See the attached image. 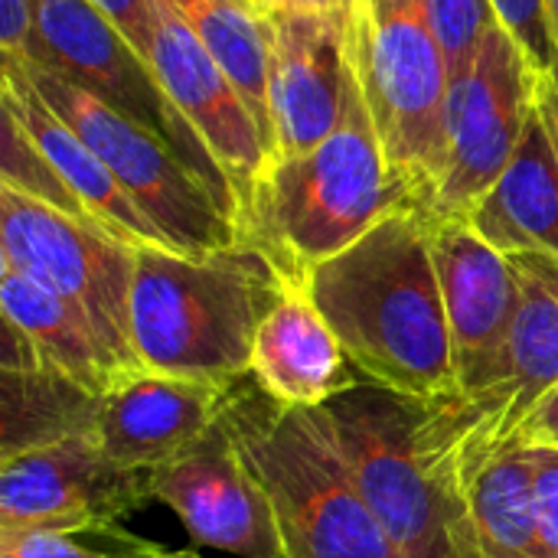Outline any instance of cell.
I'll use <instances>...</instances> for the list:
<instances>
[{"mask_svg":"<svg viewBox=\"0 0 558 558\" xmlns=\"http://www.w3.org/2000/svg\"><path fill=\"white\" fill-rule=\"evenodd\" d=\"M546 10H549V23H553V36L558 46V0H546Z\"/></svg>","mask_w":558,"mask_h":558,"instance_id":"obj_36","label":"cell"},{"mask_svg":"<svg viewBox=\"0 0 558 558\" xmlns=\"http://www.w3.org/2000/svg\"><path fill=\"white\" fill-rule=\"evenodd\" d=\"M229 72L258 124L268 121V13L255 0H167ZM275 154V141H271Z\"/></svg>","mask_w":558,"mask_h":558,"instance_id":"obj_23","label":"cell"},{"mask_svg":"<svg viewBox=\"0 0 558 558\" xmlns=\"http://www.w3.org/2000/svg\"><path fill=\"white\" fill-rule=\"evenodd\" d=\"M468 222L504 255L539 252L558 258V150L539 108L530 114L513 160Z\"/></svg>","mask_w":558,"mask_h":558,"instance_id":"obj_21","label":"cell"},{"mask_svg":"<svg viewBox=\"0 0 558 558\" xmlns=\"http://www.w3.org/2000/svg\"><path fill=\"white\" fill-rule=\"evenodd\" d=\"M363 500L405 558H481L461 481L425 399L356 379L320 405Z\"/></svg>","mask_w":558,"mask_h":558,"instance_id":"obj_4","label":"cell"},{"mask_svg":"<svg viewBox=\"0 0 558 558\" xmlns=\"http://www.w3.org/2000/svg\"><path fill=\"white\" fill-rule=\"evenodd\" d=\"M121 558H199L196 553H170V549H160V546H150V543H131Z\"/></svg>","mask_w":558,"mask_h":558,"instance_id":"obj_35","label":"cell"},{"mask_svg":"<svg viewBox=\"0 0 558 558\" xmlns=\"http://www.w3.org/2000/svg\"><path fill=\"white\" fill-rule=\"evenodd\" d=\"M428 16L445 49L451 78L474 62L487 29L497 23L490 0H428Z\"/></svg>","mask_w":558,"mask_h":558,"instance_id":"obj_26","label":"cell"},{"mask_svg":"<svg viewBox=\"0 0 558 558\" xmlns=\"http://www.w3.org/2000/svg\"><path fill=\"white\" fill-rule=\"evenodd\" d=\"M402 209H422L392 170L360 82L337 131L311 150L271 154L242 203L239 239L258 248L288 284L360 242Z\"/></svg>","mask_w":558,"mask_h":558,"instance_id":"obj_2","label":"cell"},{"mask_svg":"<svg viewBox=\"0 0 558 558\" xmlns=\"http://www.w3.org/2000/svg\"><path fill=\"white\" fill-rule=\"evenodd\" d=\"M20 69L39 98L101 157L173 252L209 255L242 242L235 219L167 141L65 75L29 62Z\"/></svg>","mask_w":558,"mask_h":558,"instance_id":"obj_7","label":"cell"},{"mask_svg":"<svg viewBox=\"0 0 558 558\" xmlns=\"http://www.w3.org/2000/svg\"><path fill=\"white\" fill-rule=\"evenodd\" d=\"M98 396L43 369H3V451L49 445L69 435H95Z\"/></svg>","mask_w":558,"mask_h":558,"instance_id":"obj_24","label":"cell"},{"mask_svg":"<svg viewBox=\"0 0 558 558\" xmlns=\"http://www.w3.org/2000/svg\"><path fill=\"white\" fill-rule=\"evenodd\" d=\"M0 265L62 298L121 369H141L131 343L137 245L0 186Z\"/></svg>","mask_w":558,"mask_h":558,"instance_id":"obj_8","label":"cell"},{"mask_svg":"<svg viewBox=\"0 0 558 558\" xmlns=\"http://www.w3.org/2000/svg\"><path fill=\"white\" fill-rule=\"evenodd\" d=\"M490 7H494L497 20L507 26V33L533 59L539 75L558 78V46L546 0H490Z\"/></svg>","mask_w":558,"mask_h":558,"instance_id":"obj_27","label":"cell"},{"mask_svg":"<svg viewBox=\"0 0 558 558\" xmlns=\"http://www.w3.org/2000/svg\"><path fill=\"white\" fill-rule=\"evenodd\" d=\"M536 458V523L543 556L558 558V448L530 445Z\"/></svg>","mask_w":558,"mask_h":558,"instance_id":"obj_30","label":"cell"},{"mask_svg":"<svg viewBox=\"0 0 558 558\" xmlns=\"http://www.w3.org/2000/svg\"><path fill=\"white\" fill-rule=\"evenodd\" d=\"M284 275L252 245L180 255L137 245L131 343L141 369L239 386L262 324L288 294Z\"/></svg>","mask_w":558,"mask_h":558,"instance_id":"obj_3","label":"cell"},{"mask_svg":"<svg viewBox=\"0 0 558 558\" xmlns=\"http://www.w3.org/2000/svg\"><path fill=\"white\" fill-rule=\"evenodd\" d=\"M0 82H3L0 108H7L23 124V131L39 144V150L56 163V170L62 173L69 190L78 196V203L85 206L95 226H101L105 232L131 245L170 248L163 235L157 232V226L141 213V206L124 193L114 173L101 163V157L39 98V92L23 75L20 62L3 59Z\"/></svg>","mask_w":558,"mask_h":558,"instance_id":"obj_20","label":"cell"},{"mask_svg":"<svg viewBox=\"0 0 558 558\" xmlns=\"http://www.w3.org/2000/svg\"><path fill=\"white\" fill-rule=\"evenodd\" d=\"M510 262L520 281V307L500 383L477 399H428L461 490L481 461L517 441L526 415L558 386V258L523 252Z\"/></svg>","mask_w":558,"mask_h":558,"instance_id":"obj_11","label":"cell"},{"mask_svg":"<svg viewBox=\"0 0 558 558\" xmlns=\"http://www.w3.org/2000/svg\"><path fill=\"white\" fill-rule=\"evenodd\" d=\"M268 13V121L275 154L327 141L347 108L353 72V16L320 10Z\"/></svg>","mask_w":558,"mask_h":558,"instance_id":"obj_13","label":"cell"},{"mask_svg":"<svg viewBox=\"0 0 558 558\" xmlns=\"http://www.w3.org/2000/svg\"><path fill=\"white\" fill-rule=\"evenodd\" d=\"M147 59L150 56V36H154V13L150 0H92Z\"/></svg>","mask_w":558,"mask_h":558,"instance_id":"obj_31","label":"cell"},{"mask_svg":"<svg viewBox=\"0 0 558 558\" xmlns=\"http://www.w3.org/2000/svg\"><path fill=\"white\" fill-rule=\"evenodd\" d=\"M360 0H268L265 10H320V13H356Z\"/></svg>","mask_w":558,"mask_h":558,"instance_id":"obj_33","label":"cell"},{"mask_svg":"<svg viewBox=\"0 0 558 558\" xmlns=\"http://www.w3.org/2000/svg\"><path fill=\"white\" fill-rule=\"evenodd\" d=\"M350 369L353 363L317 304L291 284L255 337L248 379L278 405L320 409L360 379Z\"/></svg>","mask_w":558,"mask_h":558,"instance_id":"obj_19","label":"cell"},{"mask_svg":"<svg viewBox=\"0 0 558 558\" xmlns=\"http://www.w3.org/2000/svg\"><path fill=\"white\" fill-rule=\"evenodd\" d=\"M147 494L170 507L199 546L239 558H288L271 500L242 461L226 415L186 454L147 471Z\"/></svg>","mask_w":558,"mask_h":558,"instance_id":"obj_14","label":"cell"},{"mask_svg":"<svg viewBox=\"0 0 558 558\" xmlns=\"http://www.w3.org/2000/svg\"><path fill=\"white\" fill-rule=\"evenodd\" d=\"M432 255L448 311L458 396L490 392L507 363L520 307V281L510 255L497 252L468 219H432Z\"/></svg>","mask_w":558,"mask_h":558,"instance_id":"obj_15","label":"cell"},{"mask_svg":"<svg viewBox=\"0 0 558 558\" xmlns=\"http://www.w3.org/2000/svg\"><path fill=\"white\" fill-rule=\"evenodd\" d=\"M255 3H258V7H262V10H265V3H268V0H255Z\"/></svg>","mask_w":558,"mask_h":558,"instance_id":"obj_37","label":"cell"},{"mask_svg":"<svg viewBox=\"0 0 558 558\" xmlns=\"http://www.w3.org/2000/svg\"><path fill=\"white\" fill-rule=\"evenodd\" d=\"M235 386L124 373L95 405V441L128 471H154L199 445L226 415Z\"/></svg>","mask_w":558,"mask_h":558,"instance_id":"obj_17","label":"cell"},{"mask_svg":"<svg viewBox=\"0 0 558 558\" xmlns=\"http://www.w3.org/2000/svg\"><path fill=\"white\" fill-rule=\"evenodd\" d=\"M39 69L65 75L167 141L239 226V196L209 144L163 92L154 65L92 0L39 3Z\"/></svg>","mask_w":558,"mask_h":558,"instance_id":"obj_9","label":"cell"},{"mask_svg":"<svg viewBox=\"0 0 558 558\" xmlns=\"http://www.w3.org/2000/svg\"><path fill=\"white\" fill-rule=\"evenodd\" d=\"M0 558H121V553L88 549L72 533L0 530Z\"/></svg>","mask_w":558,"mask_h":558,"instance_id":"obj_28","label":"cell"},{"mask_svg":"<svg viewBox=\"0 0 558 558\" xmlns=\"http://www.w3.org/2000/svg\"><path fill=\"white\" fill-rule=\"evenodd\" d=\"M464 500L481 558H546L536 523V458L530 445H507L464 481Z\"/></svg>","mask_w":558,"mask_h":558,"instance_id":"obj_22","label":"cell"},{"mask_svg":"<svg viewBox=\"0 0 558 558\" xmlns=\"http://www.w3.org/2000/svg\"><path fill=\"white\" fill-rule=\"evenodd\" d=\"M513 445H549L558 448V386L526 415Z\"/></svg>","mask_w":558,"mask_h":558,"instance_id":"obj_32","label":"cell"},{"mask_svg":"<svg viewBox=\"0 0 558 558\" xmlns=\"http://www.w3.org/2000/svg\"><path fill=\"white\" fill-rule=\"evenodd\" d=\"M229 435L265 487L288 558H405L363 500L324 409H288L242 383Z\"/></svg>","mask_w":558,"mask_h":558,"instance_id":"obj_5","label":"cell"},{"mask_svg":"<svg viewBox=\"0 0 558 558\" xmlns=\"http://www.w3.org/2000/svg\"><path fill=\"white\" fill-rule=\"evenodd\" d=\"M353 72L392 170L415 190L425 213L445 170L451 85L428 0H360Z\"/></svg>","mask_w":558,"mask_h":558,"instance_id":"obj_6","label":"cell"},{"mask_svg":"<svg viewBox=\"0 0 558 558\" xmlns=\"http://www.w3.org/2000/svg\"><path fill=\"white\" fill-rule=\"evenodd\" d=\"M539 69L497 20L474 62L451 78L445 108V170L435 186L432 219H468L513 160L536 111Z\"/></svg>","mask_w":558,"mask_h":558,"instance_id":"obj_10","label":"cell"},{"mask_svg":"<svg viewBox=\"0 0 558 558\" xmlns=\"http://www.w3.org/2000/svg\"><path fill=\"white\" fill-rule=\"evenodd\" d=\"M39 3L43 0H0V46L3 59L39 62Z\"/></svg>","mask_w":558,"mask_h":558,"instance_id":"obj_29","label":"cell"},{"mask_svg":"<svg viewBox=\"0 0 558 558\" xmlns=\"http://www.w3.org/2000/svg\"><path fill=\"white\" fill-rule=\"evenodd\" d=\"M150 13L154 36L147 62L154 65L170 101L209 144L239 196L242 213V203L248 199L265 160L271 157V137L258 124L229 72L180 20V13L167 0H150Z\"/></svg>","mask_w":558,"mask_h":558,"instance_id":"obj_16","label":"cell"},{"mask_svg":"<svg viewBox=\"0 0 558 558\" xmlns=\"http://www.w3.org/2000/svg\"><path fill=\"white\" fill-rule=\"evenodd\" d=\"M536 108H539V114L546 121V131H549V137H553V144H556L558 150V78H546L543 75L539 95H536Z\"/></svg>","mask_w":558,"mask_h":558,"instance_id":"obj_34","label":"cell"},{"mask_svg":"<svg viewBox=\"0 0 558 558\" xmlns=\"http://www.w3.org/2000/svg\"><path fill=\"white\" fill-rule=\"evenodd\" d=\"M298 288L317 304L360 379L412 399L458 396L451 327L422 209L386 216Z\"/></svg>","mask_w":558,"mask_h":558,"instance_id":"obj_1","label":"cell"},{"mask_svg":"<svg viewBox=\"0 0 558 558\" xmlns=\"http://www.w3.org/2000/svg\"><path fill=\"white\" fill-rule=\"evenodd\" d=\"M0 186H10L59 213L92 222V216L69 190L56 163L39 150V144L23 131V124L7 108H0Z\"/></svg>","mask_w":558,"mask_h":558,"instance_id":"obj_25","label":"cell"},{"mask_svg":"<svg viewBox=\"0 0 558 558\" xmlns=\"http://www.w3.org/2000/svg\"><path fill=\"white\" fill-rule=\"evenodd\" d=\"M0 311L7 347L3 369H43L88 396H105L124 373H134L114 363L95 330L62 298L3 265Z\"/></svg>","mask_w":558,"mask_h":558,"instance_id":"obj_18","label":"cell"},{"mask_svg":"<svg viewBox=\"0 0 558 558\" xmlns=\"http://www.w3.org/2000/svg\"><path fill=\"white\" fill-rule=\"evenodd\" d=\"M144 500H150L147 471L114 464L95 435L0 454V530L111 536Z\"/></svg>","mask_w":558,"mask_h":558,"instance_id":"obj_12","label":"cell"}]
</instances>
